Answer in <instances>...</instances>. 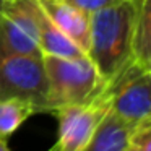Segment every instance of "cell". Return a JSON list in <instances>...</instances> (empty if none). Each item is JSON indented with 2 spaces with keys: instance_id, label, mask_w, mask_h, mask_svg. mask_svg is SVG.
Returning a JSON list of instances; mask_svg holds the SVG:
<instances>
[{
  "instance_id": "obj_16",
  "label": "cell",
  "mask_w": 151,
  "mask_h": 151,
  "mask_svg": "<svg viewBox=\"0 0 151 151\" xmlns=\"http://www.w3.org/2000/svg\"><path fill=\"white\" fill-rule=\"evenodd\" d=\"M5 2H7V0H0V7H2V5L5 4Z\"/></svg>"
},
{
  "instance_id": "obj_9",
  "label": "cell",
  "mask_w": 151,
  "mask_h": 151,
  "mask_svg": "<svg viewBox=\"0 0 151 151\" xmlns=\"http://www.w3.org/2000/svg\"><path fill=\"white\" fill-rule=\"evenodd\" d=\"M39 5V2H37ZM37 26H39V46L42 55H55V57H81L86 52L73 42L52 20L46 15L42 7H37Z\"/></svg>"
},
{
  "instance_id": "obj_1",
  "label": "cell",
  "mask_w": 151,
  "mask_h": 151,
  "mask_svg": "<svg viewBox=\"0 0 151 151\" xmlns=\"http://www.w3.org/2000/svg\"><path fill=\"white\" fill-rule=\"evenodd\" d=\"M135 12V0H124L91 13L86 55L107 83L132 62Z\"/></svg>"
},
{
  "instance_id": "obj_5",
  "label": "cell",
  "mask_w": 151,
  "mask_h": 151,
  "mask_svg": "<svg viewBox=\"0 0 151 151\" xmlns=\"http://www.w3.org/2000/svg\"><path fill=\"white\" fill-rule=\"evenodd\" d=\"M111 109L107 85L85 104L67 106L54 112L59 120V137L49 151H83L101 119Z\"/></svg>"
},
{
  "instance_id": "obj_12",
  "label": "cell",
  "mask_w": 151,
  "mask_h": 151,
  "mask_svg": "<svg viewBox=\"0 0 151 151\" xmlns=\"http://www.w3.org/2000/svg\"><path fill=\"white\" fill-rule=\"evenodd\" d=\"M132 146L140 151H151V124L137 128L132 133Z\"/></svg>"
},
{
  "instance_id": "obj_8",
  "label": "cell",
  "mask_w": 151,
  "mask_h": 151,
  "mask_svg": "<svg viewBox=\"0 0 151 151\" xmlns=\"http://www.w3.org/2000/svg\"><path fill=\"white\" fill-rule=\"evenodd\" d=\"M132 133L133 128L109 109L83 151H125L132 145Z\"/></svg>"
},
{
  "instance_id": "obj_11",
  "label": "cell",
  "mask_w": 151,
  "mask_h": 151,
  "mask_svg": "<svg viewBox=\"0 0 151 151\" xmlns=\"http://www.w3.org/2000/svg\"><path fill=\"white\" fill-rule=\"evenodd\" d=\"M37 114L34 106L15 98H0V138L15 133L31 115Z\"/></svg>"
},
{
  "instance_id": "obj_2",
  "label": "cell",
  "mask_w": 151,
  "mask_h": 151,
  "mask_svg": "<svg viewBox=\"0 0 151 151\" xmlns=\"http://www.w3.org/2000/svg\"><path fill=\"white\" fill-rule=\"evenodd\" d=\"M42 60L49 81V114L60 107L85 104L107 85L88 55L73 59L42 55Z\"/></svg>"
},
{
  "instance_id": "obj_7",
  "label": "cell",
  "mask_w": 151,
  "mask_h": 151,
  "mask_svg": "<svg viewBox=\"0 0 151 151\" xmlns=\"http://www.w3.org/2000/svg\"><path fill=\"white\" fill-rule=\"evenodd\" d=\"M46 15L73 41L88 52L91 15L65 0H37Z\"/></svg>"
},
{
  "instance_id": "obj_3",
  "label": "cell",
  "mask_w": 151,
  "mask_h": 151,
  "mask_svg": "<svg viewBox=\"0 0 151 151\" xmlns=\"http://www.w3.org/2000/svg\"><path fill=\"white\" fill-rule=\"evenodd\" d=\"M49 81L42 55L0 54V98H15L49 114Z\"/></svg>"
},
{
  "instance_id": "obj_13",
  "label": "cell",
  "mask_w": 151,
  "mask_h": 151,
  "mask_svg": "<svg viewBox=\"0 0 151 151\" xmlns=\"http://www.w3.org/2000/svg\"><path fill=\"white\" fill-rule=\"evenodd\" d=\"M68 4L75 5V7L85 10L86 13H94V12L101 10V8L111 7V5H115L119 2H124V0H65Z\"/></svg>"
},
{
  "instance_id": "obj_4",
  "label": "cell",
  "mask_w": 151,
  "mask_h": 151,
  "mask_svg": "<svg viewBox=\"0 0 151 151\" xmlns=\"http://www.w3.org/2000/svg\"><path fill=\"white\" fill-rule=\"evenodd\" d=\"M111 111L133 132L151 124V70L132 60L114 80L107 83Z\"/></svg>"
},
{
  "instance_id": "obj_15",
  "label": "cell",
  "mask_w": 151,
  "mask_h": 151,
  "mask_svg": "<svg viewBox=\"0 0 151 151\" xmlns=\"http://www.w3.org/2000/svg\"><path fill=\"white\" fill-rule=\"evenodd\" d=\"M125 151H140V150H137V148H135V146H132V145H130V146H128V148H127V150H125Z\"/></svg>"
},
{
  "instance_id": "obj_14",
  "label": "cell",
  "mask_w": 151,
  "mask_h": 151,
  "mask_svg": "<svg viewBox=\"0 0 151 151\" xmlns=\"http://www.w3.org/2000/svg\"><path fill=\"white\" fill-rule=\"evenodd\" d=\"M0 151H12L7 145V140L5 138H0Z\"/></svg>"
},
{
  "instance_id": "obj_10",
  "label": "cell",
  "mask_w": 151,
  "mask_h": 151,
  "mask_svg": "<svg viewBox=\"0 0 151 151\" xmlns=\"http://www.w3.org/2000/svg\"><path fill=\"white\" fill-rule=\"evenodd\" d=\"M135 29L132 60L145 70H151V0H135Z\"/></svg>"
},
{
  "instance_id": "obj_6",
  "label": "cell",
  "mask_w": 151,
  "mask_h": 151,
  "mask_svg": "<svg viewBox=\"0 0 151 151\" xmlns=\"http://www.w3.org/2000/svg\"><path fill=\"white\" fill-rule=\"evenodd\" d=\"M37 0H7L0 7V54L42 55Z\"/></svg>"
}]
</instances>
